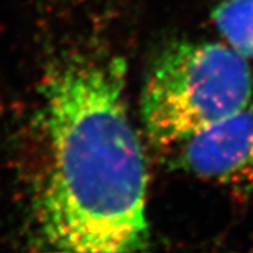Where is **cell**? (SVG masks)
<instances>
[{
    "label": "cell",
    "instance_id": "6da1fadb",
    "mask_svg": "<svg viewBox=\"0 0 253 253\" xmlns=\"http://www.w3.org/2000/svg\"><path fill=\"white\" fill-rule=\"evenodd\" d=\"M126 62L75 59L45 83L51 165L40 229L52 249L75 253L146 251L148 172L128 117Z\"/></svg>",
    "mask_w": 253,
    "mask_h": 253
},
{
    "label": "cell",
    "instance_id": "7a4b0ae2",
    "mask_svg": "<svg viewBox=\"0 0 253 253\" xmlns=\"http://www.w3.org/2000/svg\"><path fill=\"white\" fill-rule=\"evenodd\" d=\"M246 58L218 42L176 41L152 62L141 96L149 141L170 149L252 101Z\"/></svg>",
    "mask_w": 253,
    "mask_h": 253
},
{
    "label": "cell",
    "instance_id": "3957f363",
    "mask_svg": "<svg viewBox=\"0 0 253 253\" xmlns=\"http://www.w3.org/2000/svg\"><path fill=\"white\" fill-rule=\"evenodd\" d=\"M172 163L200 179L246 194L253 191V101L168 149Z\"/></svg>",
    "mask_w": 253,
    "mask_h": 253
},
{
    "label": "cell",
    "instance_id": "277c9868",
    "mask_svg": "<svg viewBox=\"0 0 253 253\" xmlns=\"http://www.w3.org/2000/svg\"><path fill=\"white\" fill-rule=\"evenodd\" d=\"M211 17L228 45L253 59V0H222Z\"/></svg>",
    "mask_w": 253,
    "mask_h": 253
}]
</instances>
